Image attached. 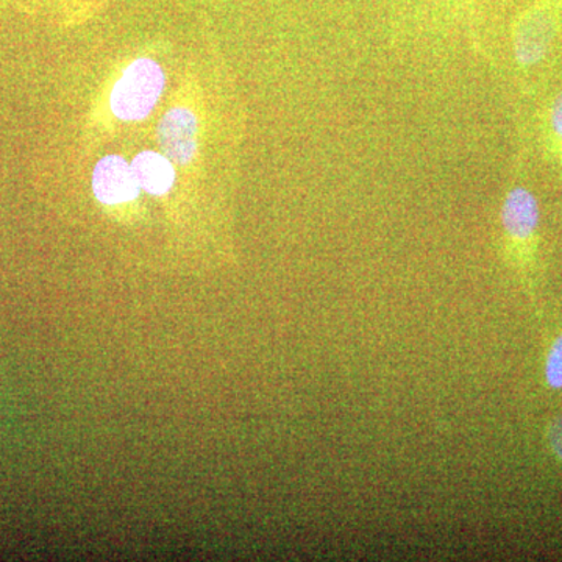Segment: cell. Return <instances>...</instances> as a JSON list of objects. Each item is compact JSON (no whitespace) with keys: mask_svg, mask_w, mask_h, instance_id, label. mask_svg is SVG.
Segmentation results:
<instances>
[{"mask_svg":"<svg viewBox=\"0 0 562 562\" xmlns=\"http://www.w3.org/2000/svg\"><path fill=\"white\" fill-rule=\"evenodd\" d=\"M166 88V74L151 58L132 61L110 94V110L122 122H140L154 113Z\"/></svg>","mask_w":562,"mask_h":562,"instance_id":"6da1fadb","label":"cell"},{"mask_svg":"<svg viewBox=\"0 0 562 562\" xmlns=\"http://www.w3.org/2000/svg\"><path fill=\"white\" fill-rule=\"evenodd\" d=\"M501 221L506 247L514 265L527 272L535 258L541 206L528 188L514 187L502 203Z\"/></svg>","mask_w":562,"mask_h":562,"instance_id":"7a4b0ae2","label":"cell"},{"mask_svg":"<svg viewBox=\"0 0 562 562\" xmlns=\"http://www.w3.org/2000/svg\"><path fill=\"white\" fill-rule=\"evenodd\" d=\"M561 25L558 0H541L525 10L513 29V54L517 65L532 68L546 60Z\"/></svg>","mask_w":562,"mask_h":562,"instance_id":"3957f363","label":"cell"},{"mask_svg":"<svg viewBox=\"0 0 562 562\" xmlns=\"http://www.w3.org/2000/svg\"><path fill=\"white\" fill-rule=\"evenodd\" d=\"M157 140L161 154L177 166H188L199 150V120L194 111L173 106L158 122Z\"/></svg>","mask_w":562,"mask_h":562,"instance_id":"277c9868","label":"cell"},{"mask_svg":"<svg viewBox=\"0 0 562 562\" xmlns=\"http://www.w3.org/2000/svg\"><path fill=\"white\" fill-rule=\"evenodd\" d=\"M92 192L105 206H120L139 198L140 188L131 162L121 155H106L92 171Z\"/></svg>","mask_w":562,"mask_h":562,"instance_id":"5b68a950","label":"cell"},{"mask_svg":"<svg viewBox=\"0 0 562 562\" xmlns=\"http://www.w3.org/2000/svg\"><path fill=\"white\" fill-rule=\"evenodd\" d=\"M131 165L140 191L149 192L154 198L168 194L176 184L173 162L160 151H139Z\"/></svg>","mask_w":562,"mask_h":562,"instance_id":"8992f818","label":"cell"},{"mask_svg":"<svg viewBox=\"0 0 562 562\" xmlns=\"http://www.w3.org/2000/svg\"><path fill=\"white\" fill-rule=\"evenodd\" d=\"M543 380L549 390L562 391V331L553 339L547 351Z\"/></svg>","mask_w":562,"mask_h":562,"instance_id":"52a82bcc","label":"cell"},{"mask_svg":"<svg viewBox=\"0 0 562 562\" xmlns=\"http://www.w3.org/2000/svg\"><path fill=\"white\" fill-rule=\"evenodd\" d=\"M547 128H549V139L554 157L560 161L562 168V91L550 105Z\"/></svg>","mask_w":562,"mask_h":562,"instance_id":"ba28073f","label":"cell"},{"mask_svg":"<svg viewBox=\"0 0 562 562\" xmlns=\"http://www.w3.org/2000/svg\"><path fill=\"white\" fill-rule=\"evenodd\" d=\"M547 443H549L550 452L562 464V416H557L549 422L546 430Z\"/></svg>","mask_w":562,"mask_h":562,"instance_id":"9c48e42d","label":"cell"}]
</instances>
